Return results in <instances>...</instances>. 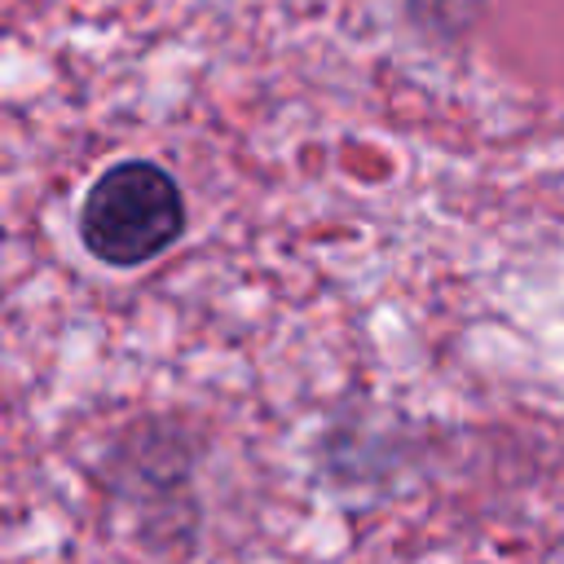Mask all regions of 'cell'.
I'll return each mask as SVG.
<instances>
[{"label":"cell","mask_w":564,"mask_h":564,"mask_svg":"<svg viewBox=\"0 0 564 564\" xmlns=\"http://www.w3.org/2000/svg\"><path fill=\"white\" fill-rule=\"evenodd\" d=\"M181 185L150 159H123L106 167L79 207V238L88 256L110 269L150 264L181 238Z\"/></svg>","instance_id":"obj_1"}]
</instances>
